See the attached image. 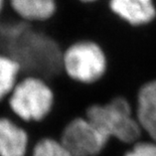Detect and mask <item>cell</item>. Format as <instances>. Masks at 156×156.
<instances>
[{
	"label": "cell",
	"mask_w": 156,
	"mask_h": 156,
	"mask_svg": "<svg viewBox=\"0 0 156 156\" xmlns=\"http://www.w3.org/2000/svg\"><path fill=\"white\" fill-rule=\"evenodd\" d=\"M7 9L16 17L29 23L46 22L58 9V0H7Z\"/></svg>",
	"instance_id": "9"
},
{
	"label": "cell",
	"mask_w": 156,
	"mask_h": 156,
	"mask_svg": "<svg viewBox=\"0 0 156 156\" xmlns=\"http://www.w3.org/2000/svg\"><path fill=\"white\" fill-rule=\"evenodd\" d=\"M135 115L145 139L156 142V80L146 83L139 90Z\"/></svg>",
	"instance_id": "8"
},
{
	"label": "cell",
	"mask_w": 156,
	"mask_h": 156,
	"mask_svg": "<svg viewBox=\"0 0 156 156\" xmlns=\"http://www.w3.org/2000/svg\"><path fill=\"white\" fill-rule=\"evenodd\" d=\"M28 156H72L58 139L45 137L39 139L30 147Z\"/></svg>",
	"instance_id": "11"
},
{
	"label": "cell",
	"mask_w": 156,
	"mask_h": 156,
	"mask_svg": "<svg viewBox=\"0 0 156 156\" xmlns=\"http://www.w3.org/2000/svg\"><path fill=\"white\" fill-rule=\"evenodd\" d=\"M62 68L67 77L74 82L93 85L105 76L108 59L104 49L98 42L84 39L65 48Z\"/></svg>",
	"instance_id": "4"
},
{
	"label": "cell",
	"mask_w": 156,
	"mask_h": 156,
	"mask_svg": "<svg viewBox=\"0 0 156 156\" xmlns=\"http://www.w3.org/2000/svg\"><path fill=\"white\" fill-rule=\"evenodd\" d=\"M124 156H156V142L150 139H141L129 146Z\"/></svg>",
	"instance_id": "12"
},
{
	"label": "cell",
	"mask_w": 156,
	"mask_h": 156,
	"mask_svg": "<svg viewBox=\"0 0 156 156\" xmlns=\"http://www.w3.org/2000/svg\"><path fill=\"white\" fill-rule=\"evenodd\" d=\"M20 78V65L11 56L0 54V103L7 100Z\"/></svg>",
	"instance_id": "10"
},
{
	"label": "cell",
	"mask_w": 156,
	"mask_h": 156,
	"mask_svg": "<svg viewBox=\"0 0 156 156\" xmlns=\"http://www.w3.org/2000/svg\"><path fill=\"white\" fill-rule=\"evenodd\" d=\"M110 140L86 117L69 121L59 136V141L72 156H98Z\"/></svg>",
	"instance_id": "5"
},
{
	"label": "cell",
	"mask_w": 156,
	"mask_h": 156,
	"mask_svg": "<svg viewBox=\"0 0 156 156\" xmlns=\"http://www.w3.org/2000/svg\"><path fill=\"white\" fill-rule=\"evenodd\" d=\"M29 150V135L22 123L0 117V156H27Z\"/></svg>",
	"instance_id": "7"
},
{
	"label": "cell",
	"mask_w": 156,
	"mask_h": 156,
	"mask_svg": "<svg viewBox=\"0 0 156 156\" xmlns=\"http://www.w3.org/2000/svg\"><path fill=\"white\" fill-rule=\"evenodd\" d=\"M79 1L83 4H93V3L98 2L99 0H79Z\"/></svg>",
	"instance_id": "14"
},
{
	"label": "cell",
	"mask_w": 156,
	"mask_h": 156,
	"mask_svg": "<svg viewBox=\"0 0 156 156\" xmlns=\"http://www.w3.org/2000/svg\"><path fill=\"white\" fill-rule=\"evenodd\" d=\"M7 9V0H0V17Z\"/></svg>",
	"instance_id": "13"
},
{
	"label": "cell",
	"mask_w": 156,
	"mask_h": 156,
	"mask_svg": "<svg viewBox=\"0 0 156 156\" xmlns=\"http://www.w3.org/2000/svg\"><path fill=\"white\" fill-rule=\"evenodd\" d=\"M6 101L17 121L22 124L39 123L51 113L55 94L44 80L27 76L20 78Z\"/></svg>",
	"instance_id": "3"
},
{
	"label": "cell",
	"mask_w": 156,
	"mask_h": 156,
	"mask_svg": "<svg viewBox=\"0 0 156 156\" xmlns=\"http://www.w3.org/2000/svg\"><path fill=\"white\" fill-rule=\"evenodd\" d=\"M85 117L109 139L132 145L145 139L136 118L134 106L127 99L117 96L105 104H95L87 108Z\"/></svg>",
	"instance_id": "2"
},
{
	"label": "cell",
	"mask_w": 156,
	"mask_h": 156,
	"mask_svg": "<svg viewBox=\"0 0 156 156\" xmlns=\"http://www.w3.org/2000/svg\"><path fill=\"white\" fill-rule=\"evenodd\" d=\"M108 8L131 27H143L156 19L155 0H108Z\"/></svg>",
	"instance_id": "6"
},
{
	"label": "cell",
	"mask_w": 156,
	"mask_h": 156,
	"mask_svg": "<svg viewBox=\"0 0 156 156\" xmlns=\"http://www.w3.org/2000/svg\"><path fill=\"white\" fill-rule=\"evenodd\" d=\"M0 54L14 58L21 67V78H41L51 85L65 74L64 49L38 23H29L6 9L0 17Z\"/></svg>",
	"instance_id": "1"
}]
</instances>
